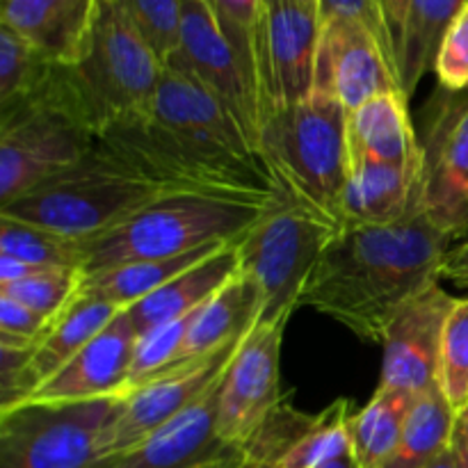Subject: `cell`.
<instances>
[{"instance_id":"obj_1","label":"cell","mask_w":468,"mask_h":468,"mask_svg":"<svg viewBox=\"0 0 468 468\" xmlns=\"http://www.w3.org/2000/svg\"><path fill=\"white\" fill-rule=\"evenodd\" d=\"M96 144L165 192L288 201L231 112L178 59L165 62L146 112L105 131Z\"/></svg>"},{"instance_id":"obj_2","label":"cell","mask_w":468,"mask_h":468,"mask_svg":"<svg viewBox=\"0 0 468 468\" xmlns=\"http://www.w3.org/2000/svg\"><path fill=\"white\" fill-rule=\"evenodd\" d=\"M457 233L420 204L391 224H346L315 265L300 306L329 315L361 341L382 343L393 315L441 279Z\"/></svg>"},{"instance_id":"obj_3","label":"cell","mask_w":468,"mask_h":468,"mask_svg":"<svg viewBox=\"0 0 468 468\" xmlns=\"http://www.w3.org/2000/svg\"><path fill=\"white\" fill-rule=\"evenodd\" d=\"M165 62L117 0H99L90 41L71 67H58L50 96L94 137L140 117L163 80Z\"/></svg>"},{"instance_id":"obj_4","label":"cell","mask_w":468,"mask_h":468,"mask_svg":"<svg viewBox=\"0 0 468 468\" xmlns=\"http://www.w3.org/2000/svg\"><path fill=\"white\" fill-rule=\"evenodd\" d=\"M256 151L288 201L343 224L341 204L350 174L347 110L334 96L261 114Z\"/></svg>"},{"instance_id":"obj_5","label":"cell","mask_w":468,"mask_h":468,"mask_svg":"<svg viewBox=\"0 0 468 468\" xmlns=\"http://www.w3.org/2000/svg\"><path fill=\"white\" fill-rule=\"evenodd\" d=\"M286 201L227 199L172 192L101 236L82 240L91 274L133 261L169 259L215 242H238L268 210Z\"/></svg>"},{"instance_id":"obj_6","label":"cell","mask_w":468,"mask_h":468,"mask_svg":"<svg viewBox=\"0 0 468 468\" xmlns=\"http://www.w3.org/2000/svg\"><path fill=\"white\" fill-rule=\"evenodd\" d=\"M165 195L172 192L154 186L94 142L80 163L41 183L14 204L3 206L0 215L59 236L90 240Z\"/></svg>"},{"instance_id":"obj_7","label":"cell","mask_w":468,"mask_h":468,"mask_svg":"<svg viewBox=\"0 0 468 468\" xmlns=\"http://www.w3.org/2000/svg\"><path fill=\"white\" fill-rule=\"evenodd\" d=\"M343 224L286 201L263 215L236 242L240 272L263 292L259 323L291 320L302 292Z\"/></svg>"},{"instance_id":"obj_8","label":"cell","mask_w":468,"mask_h":468,"mask_svg":"<svg viewBox=\"0 0 468 468\" xmlns=\"http://www.w3.org/2000/svg\"><path fill=\"white\" fill-rule=\"evenodd\" d=\"M48 82L37 94L0 108V208L80 163L96 142L55 103Z\"/></svg>"},{"instance_id":"obj_9","label":"cell","mask_w":468,"mask_h":468,"mask_svg":"<svg viewBox=\"0 0 468 468\" xmlns=\"http://www.w3.org/2000/svg\"><path fill=\"white\" fill-rule=\"evenodd\" d=\"M122 402H21L0 411V468H90Z\"/></svg>"},{"instance_id":"obj_10","label":"cell","mask_w":468,"mask_h":468,"mask_svg":"<svg viewBox=\"0 0 468 468\" xmlns=\"http://www.w3.org/2000/svg\"><path fill=\"white\" fill-rule=\"evenodd\" d=\"M250 334V332H247ZM245 334V336H247ZM242 336V338H245ZM242 338L229 343L213 355L187 359L160 378L133 388L122 402V410L105 430L99 446V460L119 455L140 446L155 432L195 407L208 388L224 375Z\"/></svg>"},{"instance_id":"obj_11","label":"cell","mask_w":468,"mask_h":468,"mask_svg":"<svg viewBox=\"0 0 468 468\" xmlns=\"http://www.w3.org/2000/svg\"><path fill=\"white\" fill-rule=\"evenodd\" d=\"M320 18L295 0H263L256 71L259 112L291 108L314 94Z\"/></svg>"},{"instance_id":"obj_12","label":"cell","mask_w":468,"mask_h":468,"mask_svg":"<svg viewBox=\"0 0 468 468\" xmlns=\"http://www.w3.org/2000/svg\"><path fill=\"white\" fill-rule=\"evenodd\" d=\"M286 324L256 323L224 370L215 432L229 451L245 446L282 405L279 361Z\"/></svg>"},{"instance_id":"obj_13","label":"cell","mask_w":468,"mask_h":468,"mask_svg":"<svg viewBox=\"0 0 468 468\" xmlns=\"http://www.w3.org/2000/svg\"><path fill=\"white\" fill-rule=\"evenodd\" d=\"M455 304L457 297L437 279L393 315L382 338L379 387L420 398L441 384L443 332Z\"/></svg>"},{"instance_id":"obj_14","label":"cell","mask_w":468,"mask_h":468,"mask_svg":"<svg viewBox=\"0 0 468 468\" xmlns=\"http://www.w3.org/2000/svg\"><path fill=\"white\" fill-rule=\"evenodd\" d=\"M320 26L314 91L334 96L347 114L375 96L402 91L396 62L364 26L350 18Z\"/></svg>"},{"instance_id":"obj_15","label":"cell","mask_w":468,"mask_h":468,"mask_svg":"<svg viewBox=\"0 0 468 468\" xmlns=\"http://www.w3.org/2000/svg\"><path fill=\"white\" fill-rule=\"evenodd\" d=\"M231 112L250 144H259V103L245 85L231 46L219 32L206 0H181V41L172 55Z\"/></svg>"},{"instance_id":"obj_16","label":"cell","mask_w":468,"mask_h":468,"mask_svg":"<svg viewBox=\"0 0 468 468\" xmlns=\"http://www.w3.org/2000/svg\"><path fill=\"white\" fill-rule=\"evenodd\" d=\"M140 341L128 311L87 343L58 375L41 384L26 402H90L105 398H126L131 370Z\"/></svg>"},{"instance_id":"obj_17","label":"cell","mask_w":468,"mask_h":468,"mask_svg":"<svg viewBox=\"0 0 468 468\" xmlns=\"http://www.w3.org/2000/svg\"><path fill=\"white\" fill-rule=\"evenodd\" d=\"M224 378V375H222ZM222 378L195 407L165 425L160 432L119 455L96 460L90 468H219L229 451L215 432L218 396Z\"/></svg>"},{"instance_id":"obj_18","label":"cell","mask_w":468,"mask_h":468,"mask_svg":"<svg viewBox=\"0 0 468 468\" xmlns=\"http://www.w3.org/2000/svg\"><path fill=\"white\" fill-rule=\"evenodd\" d=\"M423 149V208L460 236L468 227V94L443 112Z\"/></svg>"},{"instance_id":"obj_19","label":"cell","mask_w":468,"mask_h":468,"mask_svg":"<svg viewBox=\"0 0 468 468\" xmlns=\"http://www.w3.org/2000/svg\"><path fill=\"white\" fill-rule=\"evenodd\" d=\"M99 0H0V26L58 67H71L90 41Z\"/></svg>"},{"instance_id":"obj_20","label":"cell","mask_w":468,"mask_h":468,"mask_svg":"<svg viewBox=\"0 0 468 468\" xmlns=\"http://www.w3.org/2000/svg\"><path fill=\"white\" fill-rule=\"evenodd\" d=\"M350 158H366L393 167L423 172L425 149L419 142L402 91L375 96L347 114Z\"/></svg>"},{"instance_id":"obj_21","label":"cell","mask_w":468,"mask_h":468,"mask_svg":"<svg viewBox=\"0 0 468 468\" xmlns=\"http://www.w3.org/2000/svg\"><path fill=\"white\" fill-rule=\"evenodd\" d=\"M119 311L123 309L94 300V297L78 295L73 304L55 318L44 338L37 343L30 364L26 366V373L18 379L12 398L0 405V411H7L26 402L41 384L58 375L87 343L94 341L117 318Z\"/></svg>"},{"instance_id":"obj_22","label":"cell","mask_w":468,"mask_h":468,"mask_svg":"<svg viewBox=\"0 0 468 468\" xmlns=\"http://www.w3.org/2000/svg\"><path fill=\"white\" fill-rule=\"evenodd\" d=\"M423 197V172L393 167L366 158H350L343 192L346 224H391L410 215Z\"/></svg>"},{"instance_id":"obj_23","label":"cell","mask_w":468,"mask_h":468,"mask_svg":"<svg viewBox=\"0 0 468 468\" xmlns=\"http://www.w3.org/2000/svg\"><path fill=\"white\" fill-rule=\"evenodd\" d=\"M238 272H240V261H238L236 242H231L126 311L142 336L151 329L192 315Z\"/></svg>"},{"instance_id":"obj_24","label":"cell","mask_w":468,"mask_h":468,"mask_svg":"<svg viewBox=\"0 0 468 468\" xmlns=\"http://www.w3.org/2000/svg\"><path fill=\"white\" fill-rule=\"evenodd\" d=\"M261 311L263 292L247 274L238 272L204 306H199V311H195L176 366L187 359L213 355L242 338L259 323Z\"/></svg>"},{"instance_id":"obj_25","label":"cell","mask_w":468,"mask_h":468,"mask_svg":"<svg viewBox=\"0 0 468 468\" xmlns=\"http://www.w3.org/2000/svg\"><path fill=\"white\" fill-rule=\"evenodd\" d=\"M231 242H215V245L201 247V250L187 251V254L169 256V259H151V261H133V263L114 265V268L99 270V272L82 274L80 292L82 297H94V300L108 302L117 309H131L133 304L149 297L151 292L160 291L165 283L176 279L178 274L187 272L222 250Z\"/></svg>"},{"instance_id":"obj_26","label":"cell","mask_w":468,"mask_h":468,"mask_svg":"<svg viewBox=\"0 0 468 468\" xmlns=\"http://www.w3.org/2000/svg\"><path fill=\"white\" fill-rule=\"evenodd\" d=\"M466 5L468 0H410L396 41V69L407 99L425 73L434 71L443 37Z\"/></svg>"},{"instance_id":"obj_27","label":"cell","mask_w":468,"mask_h":468,"mask_svg":"<svg viewBox=\"0 0 468 468\" xmlns=\"http://www.w3.org/2000/svg\"><path fill=\"white\" fill-rule=\"evenodd\" d=\"M419 398L396 388L378 387L368 405L352 414V455L361 468H379L396 452L407 420Z\"/></svg>"},{"instance_id":"obj_28","label":"cell","mask_w":468,"mask_h":468,"mask_svg":"<svg viewBox=\"0 0 468 468\" xmlns=\"http://www.w3.org/2000/svg\"><path fill=\"white\" fill-rule=\"evenodd\" d=\"M457 419L460 414L452 410L441 384L434 387L416 400L396 452L379 468H428L452 446Z\"/></svg>"},{"instance_id":"obj_29","label":"cell","mask_w":468,"mask_h":468,"mask_svg":"<svg viewBox=\"0 0 468 468\" xmlns=\"http://www.w3.org/2000/svg\"><path fill=\"white\" fill-rule=\"evenodd\" d=\"M350 419L352 405L346 398L314 416L309 428L286 448L279 468H323L329 462L352 455Z\"/></svg>"},{"instance_id":"obj_30","label":"cell","mask_w":468,"mask_h":468,"mask_svg":"<svg viewBox=\"0 0 468 468\" xmlns=\"http://www.w3.org/2000/svg\"><path fill=\"white\" fill-rule=\"evenodd\" d=\"M0 254L14 256L37 268H85L82 240L0 215Z\"/></svg>"},{"instance_id":"obj_31","label":"cell","mask_w":468,"mask_h":468,"mask_svg":"<svg viewBox=\"0 0 468 468\" xmlns=\"http://www.w3.org/2000/svg\"><path fill=\"white\" fill-rule=\"evenodd\" d=\"M55 69L58 64L41 55L30 41L0 26V108L37 94Z\"/></svg>"},{"instance_id":"obj_32","label":"cell","mask_w":468,"mask_h":468,"mask_svg":"<svg viewBox=\"0 0 468 468\" xmlns=\"http://www.w3.org/2000/svg\"><path fill=\"white\" fill-rule=\"evenodd\" d=\"M219 32L231 46L245 85L259 103V71H256V41H259L263 0H206Z\"/></svg>"},{"instance_id":"obj_33","label":"cell","mask_w":468,"mask_h":468,"mask_svg":"<svg viewBox=\"0 0 468 468\" xmlns=\"http://www.w3.org/2000/svg\"><path fill=\"white\" fill-rule=\"evenodd\" d=\"M311 420L314 416L300 414L282 402L263 428L245 446L233 451L219 468H279L286 448L309 428Z\"/></svg>"},{"instance_id":"obj_34","label":"cell","mask_w":468,"mask_h":468,"mask_svg":"<svg viewBox=\"0 0 468 468\" xmlns=\"http://www.w3.org/2000/svg\"><path fill=\"white\" fill-rule=\"evenodd\" d=\"M82 274L85 272H80V270L48 268L16 283L0 286V292L14 297L44 318L53 320L73 304V300L80 292Z\"/></svg>"},{"instance_id":"obj_35","label":"cell","mask_w":468,"mask_h":468,"mask_svg":"<svg viewBox=\"0 0 468 468\" xmlns=\"http://www.w3.org/2000/svg\"><path fill=\"white\" fill-rule=\"evenodd\" d=\"M441 388L457 414L468 410V297L457 300L443 332Z\"/></svg>"},{"instance_id":"obj_36","label":"cell","mask_w":468,"mask_h":468,"mask_svg":"<svg viewBox=\"0 0 468 468\" xmlns=\"http://www.w3.org/2000/svg\"><path fill=\"white\" fill-rule=\"evenodd\" d=\"M192 315L174 320V323L142 334L135 347V359H133L131 370V388H128V393H131L133 388L142 387V384L151 382V379L160 378V375L167 373L169 368L176 366L183 341H186L187 336V327H190L192 323Z\"/></svg>"},{"instance_id":"obj_37","label":"cell","mask_w":468,"mask_h":468,"mask_svg":"<svg viewBox=\"0 0 468 468\" xmlns=\"http://www.w3.org/2000/svg\"><path fill=\"white\" fill-rule=\"evenodd\" d=\"M151 48L167 62L181 41V0H117Z\"/></svg>"},{"instance_id":"obj_38","label":"cell","mask_w":468,"mask_h":468,"mask_svg":"<svg viewBox=\"0 0 468 468\" xmlns=\"http://www.w3.org/2000/svg\"><path fill=\"white\" fill-rule=\"evenodd\" d=\"M434 73L446 91L468 90V5L451 23L439 48Z\"/></svg>"},{"instance_id":"obj_39","label":"cell","mask_w":468,"mask_h":468,"mask_svg":"<svg viewBox=\"0 0 468 468\" xmlns=\"http://www.w3.org/2000/svg\"><path fill=\"white\" fill-rule=\"evenodd\" d=\"M320 23L332 18H350L364 26L396 62V39L388 27L382 0H318Z\"/></svg>"},{"instance_id":"obj_40","label":"cell","mask_w":468,"mask_h":468,"mask_svg":"<svg viewBox=\"0 0 468 468\" xmlns=\"http://www.w3.org/2000/svg\"><path fill=\"white\" fill-rule=\"evenodd\" d=\"M53 323L0 292V347H35Z\"/></svg>"},{"instance_id":"obj_41","label":"cell","mask_w":468,"mask_h":468,"mask_svg":"<svg viewBox=\"0 0 468 468\" xmlns=\"http://www.w3.org/2000/svg\"><path fill=\"white\" fill-rule=\"evenodd\" d=\"M441 279L455 282L460 286H468V238L448 251L446 261L441 265Z\"/></svg>"},{"instance_id":"obj_42","label":"cell","mask_w":468,"mask_h":468,"mask_svg":"<svg viewBox=\"0 0 468 468\" xmlns=\"http://www.w3.org/2000/svg\"><path fill=\"white\" fill-rule=\"evenodd\" d=\"M384 14H387L388 27H391L393 39L398 41V35L402 30V23H405L407 7H410V0H382Z\"/></svg>"},{"instance_id":"obj_43","label":"cell","mask_w":468,"mask_h":468,"mask_svg":"<svg viewBox=\"0 0 468 468\" xmlns=\"http://www.w3.org/2000/svg\"><path fill=\"white\" fill-rule=\"evenodd\" d=\"M452 446H455L460 468H468V434L466 430L462 428L460 419H457V430H455V439H452Z\"/></svg>"},{"instance_id":"obj_44","label":"cell","mask_w":468,"mask_h":468,"mask_svg":"<svg viewBox=\"0 0 468 468\" xmlns=\"http://www.w3.org/2000/svg\"><path fill=\"white\" fill-rule=\"evenodd\" d=\"M428 468H460V462H457L455 446H451L448 451H443L437 460L432 462Z\"/></svg>"},{"instance_id":"obj_45","label":"cell","mask_w":468,"mask_h":468,"mask_svg":"<svg viewBox=\"0 0 468 468\" xmlns=\"http://www.w3.org/2000/svg\"><path fill=\"white\" fill-rule=\"evenodd\" d=\"M323 468H361V466L356 464L355 455H346L336 462H329V464H324Z\"/></svg>"},{"instance_id":"obj_46","label":"cell","mask_w":468,"mask_h":468,"mask_svg":"<svg viewBox=\"0 0 468 468\" xmlns=\"http://www.w3.org/2000/svg\"><path fill=\"white\" fill-rule=\"evenodd\" d=\"M295 3H297V5H302V7L311 9V12L318 14V0H295Z\"/></svg>"},{"instance_id":"obj_47","label":"cell","mask_w":468,"mask_h":468,"mask_svg":"<svg viewBox=\"0 0 468 468\" xmlns=\"http://www.w3.org/2000/svg\"><path fill=\"white\" fill-rule=\"evenodd\" d=\"M460 423H462V428H464L466 434H468V410H464L460 414Z\"/></svg>"},{"instance_id":"obj_48","label":"cell","mask_w":468,"mask_h":468,"mask_svg":"<svg viewBox=\"0 0 468 468\" xmlns=\"http://www.w3.org/2000/svg\"><path fill=\"white\" fill-rule=\"evenodd\" d=\"M466 94H468V90H466Z\"/></svg>"}]
</instances>
